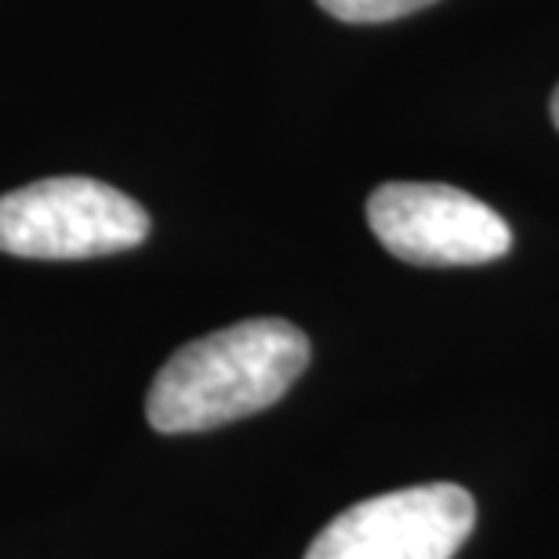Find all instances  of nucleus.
I'll list each match as a JSON object with an SVG mask.
<instances>
[{
  "instance_id": "f257e3e1",
  "label": "nucleus",
  "mask_w": 559,
  "mask_h": 559,
  "mask_svg": "<svg viewBox=\"0 0 559 559\" xmlns=\"http://www.w3.org/2000/svg\"><path fill=\"white\" fill-rule=\"evenodd\" d=\"M309 367V338L295 323L259 317L171 353L156 371L145 418L156 432H207L273 407Z\"/></svg>"
},
{
  "instance_id": "f03ea898",
  "label": "nucleus",
  "mask_w": 559,
  "mask_h": 559,
  "mask_svg": "<svg viewBox=\"0 0 559 559\" xmlns=\"http://www.w3.org/2000/svg\"><path fill=\"white\" fill-rule=\"evenodd\" d=\"M150 237L139 200L95 178H40L0 197V251L19 259H98Z\"/></svg>"
},
{
  "instance_id": "7ed1b4c3",
  "label": "nucleus",
  "mask_w": 559,
  "mask_h": 559,
  "mask_svg": "<svg viewBox=\"0 0 559 559\" xmlns=\"http://www.w3.org/2000/svg\"><path fill=\"white\" fill-rule=\"evenodd\" d=\"M382 248L411 265H484L512 248L509 222L443 182H385L367 200Z\"/></svg>"
},
{
  "instance_id": "20e7f679",
  "label": "nucleus",
  "mask_w": 559,
  "mask_h": 559,
  "mask_svg": "<svg viewBox=\"0 0 559 559\" xmlns=\"http://www.w3.org/2000/svg\"><path fill=\"white\" fill-rule=\"evenodd\" d=\"M473 523L476 501L457 484L389 490L334 516L306 559H454Z\"/></svg>"
},
{
  "instance_id": "39448f33",
  "label": "nucleus",
  "mask_w": 559,
  "mask_h": 559,
  "mask_svg": "<svg viewBox=\"0 0 559 559\" xmlns=\"http://www.w3.org/2000/svg\"><path fill=\"white\" fill-rule=\"evenodd\" d=\"M328 15L342 22H393L436 4V0H317Z\"/></svg>"
},
{
  "instance_id": "423d86ee",
  "label": "nucleus",
  "mask_w": 559,
  "mask_h": 559,
  "mask_svg": "<svg viewBox=\"0 0 559 559\" xmlns=\"http://www.w3.org/2000/svg\"><path fill=\"white\" fill-rule=\"evenodd\" d=\"M552 124L559 128V87H556V95H552Z\"/></svg>"
}]
</instances>
